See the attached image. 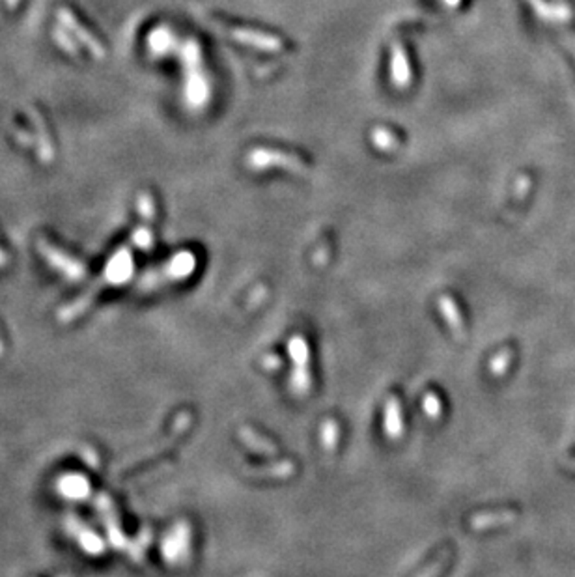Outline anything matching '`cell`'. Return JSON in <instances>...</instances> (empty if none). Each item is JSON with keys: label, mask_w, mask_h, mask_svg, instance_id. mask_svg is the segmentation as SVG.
I'll list each match as a JSON object with an SVG mask.
<instances>
[{"label": "cell", "mask_w": 575, "mask_h": 577, "mask_svg": "<svg viewBox=\"0 0 575 577\" xmlns=\"http://www.w3.org/2000/svg\"><path fill=\"white\" fill-rule=\"evenodd\" d=\"M391 71H392V81L396 83V86L404 88L409 84L411 81V69L409 62H407V54L400 44H392L391 49Z\"/></svg>", "instance_id": "3957f363"}, {"label": "cell", "mask_w": 575, "mask_h": 577, "mask_svg": "<svg viewBox=\"0 0 575 577\" xmlns=\"http://www.w3.org/2000/svg\"><path fill=\"white\" fill-rule=\"evenodd\" d=\"M426 409L435 417V413H437V409H441V406L437 403V400H435L434 396H428V400H426Z\"/></svg>", "instance_id": "52a82bcc"}, {"label": "cell", "mask_w": 575, "mask_h": 577, "mask_svg": "<svg viewBox=\"0 0 575 577\" xmlns=\"http://www.w3.org/2000/svg\"><path fill=\"white\" fill-rule=\"evenodd\" d=\"M249 163L256 169H267V166H282V169L295 170V172H306V165L299 157L284 154L279 150H254L249 156Z\"/></svg>", "instance_id": "6da1fadb"}, {"label": "cell", "mask_w": 575, "mask_h": 577, "mask_svg": "<svg viewBox=\"0 0 575 577\" xmlns=\"http://www.w3.org/2000/svg\"><path fill=\"white\" fill-rule=\"evenodd\" d=\"M372 141L374 144H376L377 148H381V150H394L398 146L396 136L392 135L391 131H387V129H381V127L374 129Z\"/></svg>", "instance_id": "5b68a950"}, {"label": "cell", "mask_w": 575, "mask_h": 577, "mask_svg": "<svg viewBox=\"0 0 575 577\" xmlns=\"http://www.w3.org/2000/svg\"><path fill=\"white\" fill-rule=\"evenodd\" d=\"M389 436L398 437L401 432V418H400V409H398L396 402H391L387 408V421H385Z\"/></svg>", "instance_id": "277c9868"}, {"label": "cell", "mask_w": 575, "mask_h": 577, "mask_svg": "<svg viewBox=\"0 0 575 577\" xmlns=\"http://www.w3.org/2000/svg\"><path fill=\"white\" fill-rule=\"evenodd\" d=\"M228 34L232 36L234 39H237L239 44L245 45H252V47L261 49V51H281L282 44L281 39L275 38V36L266 34V32H260V30H249V29H232L228 30Z\"/></svg>", "instance_id": "7a4b0ae2"}, {"label": "cell", "mask_w": 575, "mask_h": 577, "mask_svg": "<svg viewBox=\"0 0 575 577\" xmlns=\"http://www.w3.org/2000/svg\"><path fill=\"white\" fill-rule=\"evenodd\" d=\"M151 41H150V45L151 47L155 49V51H163V47H169L170 45V34L169 32H166V30H157V32H155V34H151Z\"/></svg>", "instance_id": "8992f818"}, {"label": "cell", "mask_w": 575, "mask_h": 577, "mask_svg": "<svg viewBox=\"0 0 575 577\" xmlns=\"http://www.w3.org/2000/svg\"><path fill=\"white\" fill-rule=\"evenodd\" d=\"M446 4H450V6H454V4H458L459 0H445Z\"/></svg>", "instance_id": "ba28073f"}]
</instances>
